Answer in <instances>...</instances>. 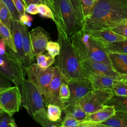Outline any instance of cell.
<instances>
[{
    "mask_svg": "<svg viewBox=\"0 0 127 127\" xmlns=\"http://www.w3.org/2000/svg\"><path fill=\"white\" fill-rule=\"evenodd\" d=\"M21 105V96L17 86L0 89V109L12 115L18 112Z\"/></svg>",
    "mask_w": 127,
    "mask_h": 127,
    "instance_id": "9",
    "label": "cell"
},
{
    "mask_svg": "<svg viewBox=\"0 0 127 127\" xmlns=\"http://www.w3.org/2000/svg\"><path fill=\"white\" fill-rule=\"evenodd\" d=\"M125 82L127 84V80H125Z\"/></svg>",
    "mask_w": 127,
    "mask_h": 127,
    "instance_id": "46",
    "label": "cell"
},
{
    "mask_svg": "<svg viewBox=\"0 0 127 127\" xmlns=\"http://www.w3.org/2000/svg\"><path fill=\"white\" fill-rule=\"evenodd\" d=\"M97 0H80L82 14L85 19L91 14Z\"/></svg>",
    "mask_w": 127,
    "mask_h": 127,
    "instance_id": "31",
    "label": "cell"
},
{
    "mask_svg": "<svg viewBox=\"0 0 127 127\" xmlns=\"http://www.w3.org/2000/svg\"><path fill=\"white\" fill-rule=\"evenodd\" d=\"M24 1L27 5L31 3H36L38 4L40 3H44L42 0H24Z\"/></svg>",
    "mask_w": 127,
    "mask_h": 127,
    "instance_id": "45",
    "label": "cell"
},
{
    "mask_svg": "<svg viewBox=\"0 0 127 127\" xmlns=\"http://www.w3.org/2000/svg\"><path fill=\"white\" fill-rule=\"evenodd\" d=\"M42 1H43L44 4H47L51 9V10L53 13L55 20V18L57 16V10H56V7L54 4V0H42ZM54 21H55V20H54Z\"/></svg>",
    "mask_w": 127,
    "mask_h": 127,
    "instance_id": "43",
    "label": "cell"
},
{
    "mask_svg": "<svg viewBox=\"0 0 127 127\" xmlns=\"http://www.w3.org/2000/svg\"><path fill=\"white\" fill-rule=\"evenodd\" d=\"M113 94L111 89L92 90L75 104L87 113H91L103 108Z\"/></svg>",
    "mask_w": 127,
    "mask_h": 127,
    "instance_id": "7",
    "label": "cell"
},
{
    "mask_svg": "<svg viewBox=\"0 0 127 127\" xmlns=\"http://www.w3.org/2000/svg\"><path fill=\"white\" fill-rule=\"evenodd\" d=\"M6 44L4 41L1 39H0V55H3L5 54L6 51Z\"/></svg>",
    "mask_w": 127,
    "mask_h": 127,
    "instance_id": "44",
    "label": "cell"
},
{
    "mask_svg": "<svg viewBox=\"0 0 127 127\" xmlns=\"http://www.w3.org/2000/svg\"><path fill=\"white\" fill-rule=\"evenodd\" d=\"M12 82L0 72V89L11 86Z\"/></svg>",
    "mask_w": 127,
    "mask_h": 127,
    "instance_id": "42",
    "label": "cell"
},
{
    "mask_svg": "<svg viewBox=\"0 0 127 127\" xmlns=\"http://www.w3.org/2000/svg\"><path fill=\"white\" fill-rule=\"evenodd\" d=\"M2 1L9 10L12 19L19 21L20 14L14 6L12 0H2Z\"/></svg>",
    "mask_w": 127,
    "mask_h": 127,
    "instance_id": "37",
    "label": "cell"
},
{
    "mask_svg": "<svg viewBox=\"0 0 127 127\" xmlns=\"http://www.w3.org/2000/svg\"><path fill=\"white\" fill-rule=\"evenodd\" d=\"M21 31L23 38V49L24 54V62L23 66L26 70L34 61V54L33 51L30 37L29 31L26 26L21 24Z\"/></svg>",
    "mask_w": 127,
    "mask_h": 127,
    "instance_id": "15",
    "label": "cell"
},
{
    "mask_svg": "<svg viewBox=\"0 0 127 127\" xmlns=\"http://www.w3.org/2000/svg\"><path fill=\"white\" fill-rule=\"evenodd\" d=\"M69 0L70 2L71 3L75 12V13L77 15V17L79 21L82 24L83 27L85 19H84L83 14H82L80 0Z\"/></svg>",
    "mask_w": 127,
    "mask_h": 127,
    "instance_id": "36",
    "label": "cell"
},
{
    "mask_svg": "<svg viewBox=\"0 0 127 127\" xmlns=\"http://www.w3.org/2000/svg\"><path fill=\"white\" fill-rule=\"evenodd\" d=\"M46 49L49 55L55 58L60 53V46L58 42L49 41L47 44Z\"/></svg>",
    "mask_w": 127,
    "mask_h": 127,
    "instance_id": "34",
    "label": "cell"
},
{
    "mask_svg": "<svg viewBox=\"0 0 127 127\" xmlns=\"http://www.w3.org/2000/svg\"><path fill=\"white\" fill-rule=\"evenodd\" d=\"M53 0L57 10V16L54 21L57 29L70 39L75 33L82 29L83 25L69 0Z\"/></svg>",
    "mask_w": 127,
    "mask_h": 127,
    "instance_id": "4",
    "label": "cell"
},
{
    "mask_svg": "<svg viewBox=\"0 0 127 127\" xmlns=\"http://www.w3.org/2000/svg\"><path fill=\"white\" fill-rule=\"evenodd\" d=\"M47 108V117L50 121L57 122L62 120L61 118L62 109L60 106L55 104H49Z\"/></svg>",
    "mask_w": 127,
    "mask_h": 127,
    "instance_id": "27",
    "label": "cell"
},
{
    "mask_svg": "<svg viewBox=\"0 0 127 127\" xmlns=\"http://www.w3.org/2000/svg\"><path fill=\"white\" fill-rule=\"evenodd\" d=\"M66 82L70 92V99L66 106L74 105L92 90L91 82L88 78L66 81Z\"/></svg>",
    "mask_w": 127,
    "mask_h": 127,
    "instance_id": "12",
    "label": "cell"
},
{
    "mask_svg": "<svg viewBox=\"0 0 127 127\" xmlns=\"http://www.w3.org/2000/svg\"><path fill=\"white\" fill-rule=\"evenodd\" d=\"M0 20L10 30L12 27V16L2 0H0Z\"/></svg>",
    "mask_w": 127,
    "mask_h": 127,
    "instance_id": "26",
    "label": "cell"
},
{
    "mask_svg": "<svg viewBox=\"0 0 127 127\" xmlns=\"http://www.w3.org/2000/svg\"><path fill=\"white\" fill-rule=\"evenodd\" d=\"M12 115L0 109V127H17Z\"/></svg>",
    "mask_w": 127,
    "mask_h": 127,
    "instance_id": "29",
    "label": "cell"
},
{
    "mask_svg": "<svg viewBox=\"0 0 127 127\" xmlns=\"http://www.w3.org/2000/svg\"><path fill=\"white\" fill-rule=\"evenodd\" d=\"M70 97V92L69 87L66 82H64L62 83L59 91V100L63 106V109L68 103Z\"/></svg>",
    "mask_w": 127,
    "mask_h": 127,
    "instance_id": "28",
    "label": "cell"
},
{
    "mask_svg": "<svg viewBox=\"0 0 127 127\" xmlns=\"http://www.w3.org/2000/svg\"><path fill=\"white\" fill-rule=\"evenodd\" d=\"M105 48L109 53H117L127 54V39L116 41L105 45Z\"/></svg>",
    "mask_w": 127,
    "mask_h": 127,
    "instance_id": "25",
    "label": "cell"
},
{
    "mask_svg": "<svg viewBox=\"0 0 127 127\" xmlns=\"http://www.w3.org/2000/svg\"><path fill=\"white\" fill-rule=\"evenodd\" d=\"M54 71V66L43 68L37 63H33L26 70V74L27 79L31 81L44 96L53 78Z\"/></svg>",
    "mask_w": 127,
    "mask_h": 127,
    "instance_id": "8",
    "label": "cell"
},
{
    "mask_svg": "<svg viewBox=\"0 0 127 127\" xmlns=\"http://www.w3.org/2000/svg\"><path fill=\"white\" fill-rule=\"evenodd\" d=\"M57 31L60 51L56 65L59 67L66 81L87 78L81 60L70 40L60 30L57 29Z\"/></svg>",
    "mask_w": 127,
    "mask_h": 127,
    "instance_id": "2",
    "label": "cell"
},
{
    "mask_svg": "<svg viewBox=\"0 0 127 127\" xmlns=\"http://www.w3.org/2000/svg\"><path fill=\"white\" fill-rule=\"evenodd\" d=\"M63 111H64L65 113H70L80 122L84 121L88 114V113L85 112L76 104L70 106H66Z\"/></svg>",
    "mask_w": 127,
    "mask_h": 127,
    "instance_id": "24",
    "label": "cell"
},
{
    "mask_svg": "<svg viewBox=\"0 0 127 127\" xmlns=\"http://www.w3.org/2000/svg\"><path fill=\"white\" fill-rule=\"evenodd\" d=\"M25 12L31 15L38 14V4L36 3H31L28 5L25 9Z\"/></svg>",
    "mask_w": 127,
    "mask_h": 127,
    "instance_id": "40",
    "label": "cell"
},
{
    "mask_svg": "<svg viewBox=\"0 0 127 127\" xmlns=\"http://www.w3.org/2000/svg\"><path fill=\"white\" fill-rule=\"evenodd\" d=\"M12 1L20 15L24 14L25 12V9L27 6L24 0H12Z\"/></svg>",
    "mask_w": 127,
    "mask_h": 127,
    "instance_id": "39",
    "label": "cell"
},
{
    "mask_svg": "<svg viewBox=\"0 0 127 127\" xmlns=\"http://www.w3.org/2000/svg\"><path fill=\"white\" fill-rule=\"evenodd\" d=\"M82 65L85 73H93L100 75L108 76L121 80H127V76L117 72L113 67L103 63L91 60L81 61Z\"/></svg>",
    "mask_w": 127,
    "mask_h": 127,
    "instance_id": "11",
    "label": "cell"
},
{
    "mask_svg": "<svg viewBox=\"0 0 127 127\" xmlns=\"http://www.w3.org/2000/svg\"><path fill=\"white\" fill-rule=\"evenodd\" d=\"M11 32L13 43L16 49V53L15 54L19 59L23 65L25 56L23 49V38L21 31V23L19 21L12 19Z\"/></svg>",
    "mask_w": 127,
    "mask_h": 127,
    "instance_id": "16",
    "label": "cell"
},
{
    "mask_svg": "<svg viewBox=\"0 0 127 127\" xmlns=\"http://www.w3.org/2000/svg\"><path fill=\"white\" fill-rule=\"evenodd\" d=\"M0 72L18 89L25 79L26 70L21 62L8 48L5 54L0 55Z\"/></svg>",
    "mask_w": 127,
    "mask_h": 127,
    "instance_id": "5",
    "label": "cell"
},
{
    "mask_svg": "<svg viewBox=\"0 0 127 127\" xmlns=\"http://www.w3.org/2000/svg\"><path fill=\"white\" fill-rule=\"evenodd\" d=\"M32 21H33V17L30 15L27 14L26 12L22 15H20V17L19 18V22L22 25H24L25 26H26L27 23L29 21L32 22Z\"/></svg>",
    "mask_w": 127,
    "mask_h": 127,
    "instance_id": "41",
    "label": "cell"
},
{
    "mask_svg": "<svg viewBox=\"0 0 127 127\" xmlns=\"http://www.w3.org/2000/svg\"><path fill=\"white\" fill-rule=\"evenodd\" d=\"M0 39L3 40L7 47L15 53V48L11 30L6 27L0 20Z\"/></svg>",
    "mask_w": 127,
    "mask_h": 127,
    "instance_id": "23",
    "label": "cell"
},
{
    "mask_svg": "<svg viewBox=\"0 0 127 127\" xmlns=\"http://www.w3.org/2000/svg\"><path fill=\"white\" fill-rule=\"evenodd\" d=\"M109 57L112 66L119 73L127 74V54L109 53Z\"/></svg>",
    "mask_w": 127,
    "mask_h": 127,
    "instance_id": "18",
    "label": "cell"
},
{
    "mask_svg": "<svg viewBox=\"0 0 127 127\" xmlns=\"http://www.w3.org/2000/svg\"><path fill=\"white\" fill-rule=\"evenodd\" d=\"M125 23H127V21H126V22H125Z\"/></svg>",
    "mask_w": 127,
    "mask_h": 127,
    "instance_id": "47",
    "label": "cell"
},
{
    "mask_svg": "<svg viewBox=\"0 0 127 127\" xmlns=\"http://www.w3.org/2000/svg\"><path fill=\"white\" fill-rule=\"evenodd\" d=\"M65 114L64 118L62 122L61 127H79L81 122L75 118L70 113H66Z\"/></svg>",
    "mask_w": 127,
    "mask_h": 127,
    "instance_id": "32",
    "label": "cell"
},
{
    "mask_svg": "<svg viewBox=\"0 0 127 127\" xmlns=\"http://www.w3.org/2000/svg\"><path fill=\"white\" fill-rule=\"evenodd\" d=\"M64 82H66V80L59 67L55 65L53 78L49 84L47 92L43 96L46 107L49 104H55L60 106L63 111V106L59 100V91L60 86Z\"/></svg>",
    "mask_w": 127,
    "mask_h": 127,
    "instance_id": "10",
    "label": "cell"
},
{
    "mask_svg": "<svg viewBox=\"0 0 127 127\" xmlns=\"http://www.w3.org/2000/svg\"><path fill=\"white\" fill-rule=\"evenodd\" d=\"M114 94L118 96H127V84L125 80H121L115 84L111 89Z\"/></svg>",
    "mask_w": 127,
    "mask_h": 127,
    "instance_id": "33",
    "label": "cell"
},
{
    "mask_svg": "<svg viewBox=\"0 0 127 127\" xmlns=\"http://www.w3.org/2000/svg\"><path fill=\"white\" fill-rule=\"evenodd\" d=\"M31 117L37 123L43 127H61L62 120L57 122L50 121L47 117L46 109L34 113Z\"/></svg>",
    "mask_w": 127,
    "mask_h": 127,
    "instance_id": "21",
    "label": "cell"
},
{
    "mask_svg": "<svg viewBox=\"0 0 127 127\" xmlns=\"http://www.w3.org/2000/svg\"><path fill=\"white\" fill-rule=\"evenodd\" d=\"M37 64L43 68H48L55 63V58L47 54H41L36 56Z\"/></svg>",
    "mask_w": 127,
    "mask_h": 127,
    "instance_id": "30",
    "label": "cell"
},
{
    "mask_svg": "<svg viewBox=\"0 0 127 127\" xmlns=\"http://www.w3.org/2000/svg\"><path fill=\"white\" fill-rule=\"evenodd\" d=\"M70 40L81 61L100 62L112 66L105 45L88 31L80 30L75 33Z\"/></svg>",
    "mask_w": 127,
    "mask_h": 127,
    "instance_id": "3",
    "label": "cell"
},
{
    "mask_svg": "<svg viewBox=\"0 0 127 127\" xmlns=\"http://www.w3.org/2000/svg\"><path fill=\"white\" fill-rule=\"evenodd\" d=\"M29 34L35 56L43 54L46 50L47 44L50 41L49 33L42 27L38 26L32 29Z\"/></svg>",
    "mask_w": 127,
    "mask_h": 127,
    "instance_id": "13",
    "label": "cell"
},
{
    "mask_svg": "<svg viewBox=\"0 0 127 127\" xmlns=\"http://www.w3.org/2000/svg\"><path fill=\"white\" fill-rule=\"evenodd\" d=\"M99 124L101 127H127V113L116 111L113 115Z\"/></svg>",
    "mask_w": 127,
    "mask_h": 127,
    "instance_id": "19",
    "label": "cell"
},
{
    "mask_svg": "<svg viewBox=\"0 0 127 127\" xmlns=\"http://www.w3.org/2000/svg\"><path fill=\"white\" fill-rule=\"evenodd\" d=\"M19 90L21 105L30 116L38 111L46 109L43 95L31 81L25 79Z\"/></svg>",
    "mask_w": 127,
    "mask_h": 127,
    "instance_id": "6",
    "label": "cell"
},
{
    "mask_svg": "<svg viewBox=\"0 0 127 127\" xmlns=\"http://www.w3.org/2000/svg\"><path fill=\"white\" fill-rule=\"evenodd\" d=\"M112 29L116 33L127 38V23L120 24Z\"/></svg>",
    "mask_w": 127,
    "mask_h": 127,
    "instance_id": "38",
    "label": "cell"
},
{
    "mask_svg": "<svg viewBox=\"0 0 127 127\" xmlns=\"http://www.w3.org/2000/svg\"><path fill=\"white\" fill-rule=\"evenodd\" d=\"M115 112V110L113 106L105 105L100 110L93 113H88L84 121L100 123L113 115Z\"/></svg>",
    "mask_w": 127,
    "mask_h": 127,
    "instance_id": "20",
    "label": "cell"
},
{
    "mask_svg": "<svg viewBox=\"0 0 127 127\" xmlns=\"http://www.w3.org/2000/svg\"><path fill=\"white\" fill-rule=\"evenodd\" d=\"M86 76L91 82L92 90L111 89L115 84L124 80L93 73H87Z\"/></svg>",
    "mask_w": 127,
    "mask_h": 127,
    "instance_id": "14",
    "label": "cell"
},
{
    "mask_svg": "<svg viewBox=\"0 0 127 127\" xmlns=\"http://www.w3.org/2000/svg\"><path fill=\"white\" fill-rule=\"evenodd\" d=\"M38 12L39 14L42 17L51 19L54 21L55 20L53 13L47 4L44 3H40L38 4Z\"/></svg>",
    "mask_w": 127,
    "mask_h": 127,
    "instance_id": "35",
    "label": "cell"
},
{
    "mask_svg": "<svg viewBox=\"0 0 127 127\" xmlns=\"http://www.w3.org/2000/svg\"><path fill=\"white\" fill-rule=\"evenodd\" d=\"M88 32L94 38L103 43L105 45L127 39L115 32L112 29Z\"/></svg>",
    "mask_w": 127,
    "mask_h": 127,
    "instance_id": "17",
    "label": "cell"
},
{
    "mask_svg": "<svg viewBox=\"0 0 127 127\" xmlns=\"http://www.w3.org/2000/svg\"></svg>",
    "mask_w": 127,
    "mask_h": 127,
    "instance_id": "48",
    "label": "cell"
},
{
    "mask_svg": "<svg viewBox=\"0 0 127 127\" xmlns=\"http://www.w3.org/2000/svg\"><path fill=\"white\" fill-rule=\"evenodd\" d=\"M127 20V0H97L91 14L85 19L82 30L112 29Z\"/></svg>",
    "mask_w": 127,
    "mask_h": 127,
    "instance_id": "1",
    "label": "cell"
},
{
    "mask_svg": "<svg viewBox=\"0 0 127 127\" xmlns=\"http://www.w3.org/2000/svg\"><path fill=\"white\" fill-rule=\"evenodd\" d=\"M105 105L113 106L115 111L127 113V96H118L113 94Z\"/></svg>",
    "mask_w": 127,
    "mask_h": 127,
    "instance_id": "22",
    "label": "cell"
}]
</instances>
